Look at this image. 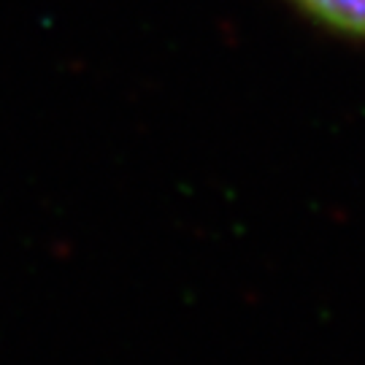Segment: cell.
I'll use <instances>...</instances> for the list:
<instances>
[{
    "label": "cell",
    "instance_id": "cell-1",
    "mask_svg": "<svg viewBox=\"0 0 365 365\" xmlns=\"http://www.w3.org/2000/svg\"><path fill=\"white\" fill-rule=\"evenodd\" d=\"M295 3L327 27L365 38V0H295Z\"/></svg>",
    "mask_w": 365,
    "mask_h": 365
}]
</instances>
